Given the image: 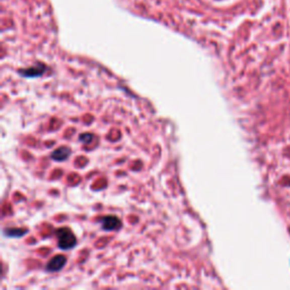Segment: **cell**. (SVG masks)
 Wrapping results in <instances>:
<instances>
[{
	"label": "cell",
	"mask_w": 290,
	"mask_h": 290,
	"mask_svg": "<svg viewBox=\"0 0 290 290\" xmlns=\"http://www.w3.org/2000/svg\"><path fill=\"white\" fill-rule=\"evenodd\" d=\"M57 237H58L59 248L63 249V251H68V249H71L72 247H75V245L77 243L74 234H72L71 230L68 228L58 229Z\"/></svg>",
	"instance_id": "1"
},
{
	"label": "cell",
	"mask_w": 290,
	"mask_h": 290,
	"mask_svg": "<svg viewBox=\"0 0 290 290\" xmlns=\"http://www.w3.org/2000/svg\"><path fill=\"white\" fill-rule=\"evenodd\" d=\"M101 226L103 230L112 231L120 228L121 221L116 215H107L101 219Z\"/></svg>",
	"instance_id": "2"
},
{
	"label": "cell",
	"mask_w": 290,
	"mask_h": 290,
	"mask_svg": "<svg viewBox=\"0 0 290 290\" xmlns=\"http://www.w3.org/2000/svg\"><path fill=\"white\" fill-rule=\"evenodd\" d=\"M66 261H67L66 256L57 255V256L52 257L51 260L49 261V263L47 264V267H45V269H47V271H49V272H57L59 270H61L62 267L65 266Z\"/></svg>",
	"instance_id": "3"
},
{
	"label": "cell",
	"mask_w": 290,
	"mask_h": 290,
	"mask_svg": "<svg viewBox=\"0 0 290 290\" xmlns=\"http://www.w3.org/2000/svg\"><path fill=\"white\" fill-rule=\"evenodd\" d=\"M70 156V149L67 148V147H61V148H58L57 150H54V151L51 153V159L54 161H65L67 160L68 158Z\"/></svg>",
	"instance_id": "4"
},
{
	"label": "cell",
	"mask_w": 290,
	"mask_h": 290,
	"mask_svg": "<svg viewBox=\"0 0 290 290\" xmlns=\"http://www.w3.org/2000/svg\"><path fill=\"white\" fill-rule=\"evenodd\" d=\"M45 67L43 65H36L33 67L26 68V69L20 70V74L24 77H38L43 74Z\"/></svg>",
	"instance_id": "5"
},
{
	"label": "cell",
	"mask_w": 290,
	"mask_h": 290,
	"mask_svg": "<svg viewBox=\"0 0 290 290\" xmlns=\"http://www.w3.org/2000/svg\"><path fill=\"white\" fill-rule=\"evenodd\" d=\"M26 229H7L5 230V235L7 237H22L23 235L26 234Z\"/></svg>",
	"instance_id": "6"
},
{
	"label": "cell",
	"mask_w": 290,
	"mask_h": 290,
	"mask_svg": "<svg viewBox=\"0 0 290 290\" xmlns=\"http://www.w3.org/2000/svg\"><path fill=\"white\" fill-rule=\"evenodd\" d=\"M92 138H93L92 134H83V135H81L80 140H81V142L85 143V144H89L91 140H92Z\"/></svg>",
	"instance_id": "7"
}]
</instances>
